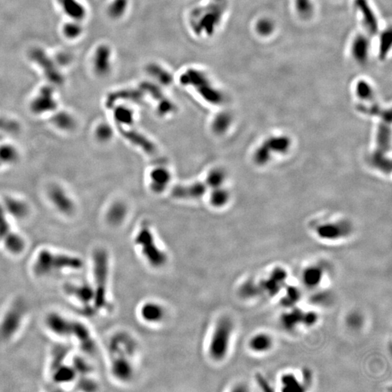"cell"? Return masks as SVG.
<instances>
[{
  "label": "cell",
  "mask_w": 392,
  "mask_h": 392,
  "mask_svg": "<svg viewBox=\"0 0 392 392\" xmlns=\"http://www.w3.org/2000/svg\"><path fill=\"white\" fill-rule=\"evenodd\" d=\"M302 283L308 288L318 287L323 278V270L318 266L306 267L302 273Z\"/></svg>",
  "instance_id": "d6986e66"
},
{
  "label": "cell",
  "mask_w": 392,
  "mask_h": 392,
  "mask_svg": "<svg viewBox=\"0 0 392 392\" xmlns=\"http://www.w3.org/2000/svg\"><path fill=\"white\" fill-rule=\"evenodd\" d=\"M6 208L13 216L18 218H24L28 212L25 203L14 198H7L5 200Z\"/></svg>",
  "instance_id": "484cf974"
},
{
  "label": "cell",
  "mask_w": 392,
  "mask_h": 392,
  "mask_svg": "<svg viewBox=\"0 0 392 392\" xmlns=\"http://www.w3.org/2000/svg\"><path fill=\"white\" fill-rule=\"evenodd\" d=\"M204 185L195 183L189 186L176 187L173 191V196L178 198H197L203 196L205 192Z\"/></svg>",
  "instance_id": "44dd1931"
},
{
  "label": "cell",
  "mask_w": 392,
  "mask_h": 392,
  "mask_svg": "<svg viewBox=\"0 0 392 392\" xmlns=\"http://www.w3.org/2000/svg\"><path fill=\"white\" fill-rule=\"evenodd\" d=\"M181 82L184 85L193 87L200 96L209 103L220 104L222 95L211 82L206 72L197 68H189L182 74Z\"/></svg>",
  "instance_id": "30bf717a"
},
{
  "label": "cell",
  "mask_w": 392,
  "mask_h": 392,
  "mask_svg": "<svg viewBox=\"0 0 392 392\" xmlns=\"http://www.w3.org/2000/svg\"><path fill=\"white\" fill-rule=\"evenodd\" d=\"M91 264L92 278L89 283L95 295V313H98L109 307L110 258L107 251L103 248L95 250Z\"/></svg>",
  "instance_id": "277c9868"
},
{
  "label": "cell",
  "mask_w": 392,
  "mask_h": 392,
  "mask_svg": "<svg viewBox=\"0 0 392 392\" xmlns=\"http://www.w3.org/2000/svg\"><path fill=\"white\" fill-rule=\"evenodd\" d=\"M151 179L152 190L156 192H161L164 188H167L170 182V174L164 169H156L151 173Z\"/></svg>",
  "instance_id": "cb8c5ba5"
},
{
  "label": "cell",
  "mask_w": 392,
  "mask_h": 392,
  "mask_svg": "<svg viewBox=\"0 0 392 392\" xmlns=\"http://www.w3.org/2000/svg\"><path fill=\"white\" fill-rule=\"evenodd\" d=\"M304 314L300 310H294L283 315L281 323L288 329L293 330L299 323H303Z\"/></svg>",
  "instance_id": "4316f807"
},
{
  "label": "cell",
  "mask_w": 392,
  "mask_h": 392,
  "mask_svg": "<svg viewBox=\"0 0 392 392\" xmlns=\"http://www.w3.org/2000/svg\"><path fill=\"white\" fill-rule=\"evenodd\" d=\"M300 297V293L299 292L296 288H291L288 290L285 299V305H288L287 306H290V305H293L295 302H297L298 299Z\"/></svg>",
  "instance_id": "74e56055"
},
{
  "label": "cell",
  "mask_w": 392,
  "mask_h": 392,
  "mask_svg": "<svg viewBox=\"0 0 392 392\" xmlns=\"http://www.w3.org/2000/svg\"><path fill=\"white\" fill-rule=\"evenodd\" d=\"M228 199V194L221 188H215V191L211 196V202L215 206H221L225 204Z\"/></svg>",
  "instance_id": "836d02e7"
},
{
  "label": "cell",
  "mask_w": 392,
  "mask_h": 392,
  "mask_svg": "<svg viewBox=\"0 0 392 392\" xmlns=\"http://www.w3.org/2000/svg\"><path fill=\"white\" fill-rule=\"evenodd\" d=\"M363 318L358 313H352L347 318V324L353 329L360 328L363 325Z\"/></svg>",
  "instance_id": "8d00e7d4"
},
{
  "label": "cell",
  "mask_w": 392,
  "mask_h": 392,
  "mask_svg": "<svg viewBox=\"0 0 392 392\" xmlns=\"http://www.w3.org/2000/svg\"><path fill=\"white\" fill-rule=\"evenodd\" d=\"M126 208L122 203H116L113 205L109 213H108V219L113 224H118L124 220L126 215Z\"/></svg>",
  "instance_id": "83f0119b"
},
{
  "label": "cell",
  "mask_w": 392,
  "mask_h": 392,
  "mask_svg": "<svg viewBox=\"0 0 392 392\" xmlns=\"http://www.w3.org/2000/svg\"><path fill=\"white\" fill-rule=\"evenodd\" d=\"M43 323L47 333L57 340L72 344L83 354L91 355L96 351V340L82 320L52 311L45 315Z\"/></svg>",
  "instance_id": "6da1fadb"
},
{
  "label": "cell",
  "mask_w": 392,
  "mask_h": 392,
  "mask_svg": "<svg viewBox=\"0 0 392 392\" xmlns=\"http://www.w3.org/2000/svg\"><path fill=\"white\" fill-rule=\"evenodd\" d=\"M0 245L8 255L19 257L25 252L26 243L24 239L16 233L6 217L5 211L0 205Z\"/></svg>",
  "instance_id": "8fae6325"
},
{
  "label": "cell",
  "mask_w": 392,
  "mask_h": 392,
  "mask_svg": "<svg viewBox=\"0 0 392 392\" xmlns=\"http://www.w3.org/2000/svg\"><path fill=\"white\" fill-rule=\"evenodd\" d=\"M137 344L127 333H115L109 342V370L116 381L130 382L135 372Z\"/></svg>",
  "instance_id": "3957f363"
},
{
  "label": "cell",
  "mask_w": 392,
  "mask_h": 392,
  "mask_svg": "<svg viewBox=\"0 0 392 392\" xmlns=\"http://www.w3.org/2000/svg\"><path fill=\"white\" fill-rule=\"evenodd\" d=\"M61 31L67 40H76L83 34L84 28L82 22L68 20L63 25Z\"/></svg>",
  "instance_id": "d4e9b609"
},
{
  "label": "cell",
  "mask_w": 392,
  "mask_h": 392,
  "mask_svg": "<svg viewBox=\"0 0 392 392\" xmlns=\"http://www.w3.org/2000/svg\"><path fill=\"white\" fill-rule=\"evenodd\" d=\"M233 333L234 323L231 318L222 316L217 320L206 344V353L211 360L220 363L225 360L230 351Z\"/></svg>",
  "instance_id": "8992f818"
},
{
  "label": "cell",
  "mask_w": 392,
  "mask_h": 392,
  "mask_svg": "<svg viewBox=\"0 0 392 392\" xmlns=\"http://www.w3.org/2000/svg\"><path fill=\"white\" fill-rule=\"evenodd\" d=\"M286 272L281 269H277L272 272V275L267 281H264V289L270 294H275L282 285L283 283L286 278Z\"/></svg>",
  "instance_id": "7402d4cb"
},
{
  "label": "cell",
  "mask_w": 392,
  "mask_h": 392,
  "mask_svg": "<svg viewBox=\"0 0 392 392\" xmlns=\"http://www.w3.org/2000/svg\"><path fill=\"white\" fill-rule=\"evenodd\" d=\"M112 131L106 124L100 126L97 130V136L100 140H107L111 137Z\"/></svg>",
  "instance_id": "f35d334b"
},
{
  "label": "cell",
  "mask_w": 392,
  "mask_h": 392,
  "mask_svg": "<svg viewBox=\"0 0 392 392\" xmlns=\"http://www.w3.org/2000/svg\"><path fill=\"white\" fill-rule=\"evenodd\" d=\"M134 243L143 261L150 267L159 270L168 262V255L158 243L148 227H143L136 235Z\"/></svg>",
  "instance_id": "ba28073f"
},
{
  "label": "cell",
  "mask_w": 392,
  "mask_h": 392,
  "mask_svg": "<svg viewBox=\"0 0 392 392\" xmlns=\"http://www.w3.org/2000/svg\"><path fill=\"white\" fill-rule=\"evenodd\" d=\"M57 107V101L52 87H44L31 102V109L34 113L52 111Z\"/></svg>",
  "instance_id": "9a60e30c"
},
{
  "label": "cell",
  "mask_w": 392,
  "mask_h": 392,
  "mask_svg": "<svg viewBox=\"0 0 392 392\" xmlns=\"http://www.w3.org/2000/svg\"><path fill=\"white\" fill-rule=\"evenodd\" d=\"M18 157V153L15 148L10 146H3L0 148V158L4 162H14Z\"/></svg>",
  "instance_id": "e575fe53"
},
{
  "label": "cell",
  "mask_w": 392,
  "mask_h": 392,
  "mask_svg": "<svg viewBox=\"0 0 392 392\" xmlns=\"http://www.w3.org/2000/svg\"><path fill=\"white\" fill-rule=\"evenodd\" d=\"M149 73L155 79L164 84H169L171 81V76L168 71L164 68L156 65H152L149 67Z\"/></svg>",
  "instance_id": "4dcf8cb0"
},
{
  "label": "cell",
  "mask_w": 392,
  "mask_h": 392,
  "mask_svg": "<svg viewBox=\"0 0 392 392\" xmlns=\"http://www.w3.org/2000/svg\"><path fill=\"white\" fill-rule=\"evenodd\" d=\"M138 315L143 323L150 326H158L167 317L166 307L159 302L149 300L143 302L138 309Z\"/></svg>",
  "instance_id": "4fadbf2b"
},
{
  "label": "cell",
  "mask_w": 392,
  "mask_h": 392,
  "mask_svg": "<svg viewBox=\"0 0 392 392\" xmlns=\"http://www.w3.org/2000/svg\"><path fill=\"white\" fill-rule=\"evenodd\" d=\"M273 345V341L267 333H258L251 338L248 347L255 353H264L270 351Z\"/></svg>",
  "instance_id": "ffe728a7"
},
{
  "label": "cell",
  "mask_w": 392,
  "mask_h": 392,
  "mask_svg": "<svg viewBox=\"0 0 392 392\" xmlns=\"http://www.w3.org/2000/svg\"><path fill=\"white\" fill-rule=\"evenodd\" d=\"M84 264L82 257L73 253L43 248L31 259L29 269L33 278L44 280L79 272Z\"/></svg>",
  "instance_id": "7a4b0ae2"
},
{
  "label": "cell",
  "mask_w": 392,
  "mask_h": 392,
  "mask_svg": "<svg viewBox=\"0 0 392 392\" xmlns=\"http://www.w3.org/2000/svg\"><path fill=\"white\" fill-rule=\"evenodd\" d=\"M318 321V315L314 312L304 314L303 323L308 326H313Z\"/></svg>",
  "instance_id": "ab89813d"
},
{
  "label": "cell",
  "mask_w": 392,
  "mask_h": 392,
  "mask_svg": "<svg viewBox=\"0 0 392 392\" xmlns=\"http://www.w3.org/2000/svg\"><path fill=\"white\" fill-rule=\"evenodd\" d=\"M228 122L229 118L225 114L219 115L214 122V130L217 132H221L227 128Z\"/></svg>",
  "instance_id": "d590c367"
},
{
  "label": "cell",
  "mask_w": 392,
  "mask_h": 392,
  "mask_svg": "<svg viewBox=\"0 0 392 392\" xmlns=\"http://www.w3.org/2000/svg\"><path fill=\"white\" fill-rule=\"evenodd\" d=\"M92 64L94 72L98 76L104 77L110 74L113 66V51L110 46H98L92 55Z\"/></svg>",
  "instance_id": "5bb4252c"
},
{
  "label": "cell",
  "mask_w": 392,
  "mask_h": 392,
  "mask_svg": "<svg viewBox=\"0 0 392 392\" xmlns=\"http://www.w3.org/2000/svg\"><path fill=\"white\" fill-rule=\"evenodd\" d=\"M224 179V175L223 172L219 170H215L208 175L207 184L215 189L221 186Z\"/></svg>",
  "instance_id": "d6a6232c"
},
{
  "label": "cell",
  "mask_w": 392,
  "mask_h": 392,
  "mask_svg": "<svg viewBox=\"0 0 392 392\" xmlns=\"http://www.w3.org/2000/svg\"><path fill=\"white\" fill-rule=\"evenodd\" d=\"M58 3L68 20L82 22L87 16V9L81 0H58Z\"/></svg>",
  "instance_id": "e0dca14e"
},
{
  "label": "cell",
  "mask_w": 392,
  "mask_h": 392,
  "mask_svg": "<svg viewBox=\"0 0 392 392\" xmlns=\"http://www.w3.org/2000/svg\"><path fill=\"white\" fill-rule=\"evenodd\" d=\"M52 122L62 130H71L75 126V122L72 116L65 112H61L55 115L52 118Z\"/></svg>",
  "instance_id": "f1b7e54d"
},
{
  "label": "cell",
  "mask_w": 392,
  "mask_h": 392,
  "mask_svg": "<svg viewBox=\"0 0 392 392\" xmlns=\"http://www.w3.org/2000/svg\"><path fill=\"white\" fill-rule=\"evenodd\" d=\"M62 289L68 302L74 305L79 312L85 315L95 313V295L89 281H68L63 285Z\"/></svg>",
  "instance_id": "9c48e42d"
},
{
  "label": "cell",
  "mask_w": 392,
  "mask_h": 392,
  "mask_svg": "<svg viewBox=\"0 0 392 392\" xmlns=\"http://www.w3.org/2000/svg\"><path fill=\"white\" fill-rule=\"evenodd\" d=\"M294 6L298 14L304 19L310 17L313 12L312 0H294Z\"/></svg>",
  "instance_id": "f546056e"
},
{
  "label": "cell",
  "mask_w": 392,
  "mask_h": 392,
  "mask_svg": "<svg viewBox=\"0 0 392 392\" xmlns=\"http://www.w3.org/2000/svg\"><path fill=\"white\" fill-rule=\"evenodd\" d=\"M281 382L285 387L283 390L285 391H302V390L300 388L302 387L301 384L292 374H287L286 375L283 377Z\"/></svg>",
  "instance_id": "1f68e13d"
},
{
  "label": "cell",
  "mask_w": 392,
  "mask_h": 392,
  "mask_svg": "<svg viewBox=\"0 0 392 392\" xmlns=\"http://www.w3.org/2000/svg\"><path fill=\"white\" fill-rule=\"evenodd\" d=\"M29 55L31 61L43 71L51 85H61L64 83V75L60 70L59 65L45 51L36 47L31 49Z\"/></svg>",
  "instance_id": "7c38bea8"
},
{
  "label": "cell",
  "mask_w": 392,
  "mask_h": 392,
  "mask_svg": "<svg viewBox=\"0 0 392 392\" xmlns=\"http://www.w3.org/2000/svg\"><path fill=\"white\" fill-rule=\"evenodd\" d=\"M227 8V0H212L194 12L192 20L197 34L211 36L220 24Z\"/></svg>",
  "instance_id": "52a82bcc"
},
{
  "label": "cell",
  "mask_w": 392,
  "mask_h": 392,
  "mask_svg": "<svg viewBox=\"0 0 392 392\" xmlns=\"http://www.w3.org/2000/svg\"><path fill=\"white\" fill-rule=\"evenodd\" d=\"M28 306L22 298H16L7 304L0 314V344L7 345L18 339L26 325Z\"/></svg>",
  "instance_id": "5b68a950"
},
{
  "label": "cell",
  "mask_w": 392,
  "mask_h": 392,
  "mask_svg": "<svg viewBox=\"0 0 392 392\" xmlns=\"http://www.w3.org/2000/svg\"><path fill=\"white\" fill-rule=\"evenodd\" d=\"M355 5L361 16L362 23L370 38L378 31V23L376 16L370 6L367 0H356Z\"/></svg>",
  "instance_id": "2e32d148"
},
{
  "label": "cell",
  "mask_w": 392,
  "mask_h": 392,
  "mask_svg": "<svg viewBox=\"0 0 392 392\" xmlns=\"http://www.w3.org/2000/svg\"><path fill=\"white\" fill-rule=\"evenodd\" d=\"M49 197L54 206L62 213L69 215L74 212L75 206L72 199L63 188L58 185L52 187L49 191Z\"/></svg>",
  "instance_id": "ac0fdd59"
},
{
  "label": "cell",
  "mask_w": 392,
  "mask_h": 392,
  "mask_svg": "<svg viewBox=\"0 0 392 392\" xmlns=\"http://www.w3.org/2000/svg\"><path fill=\"white\" fill-rule=\"evenodd\" d=\"M130 7V0H111L108 5L107 13L113 20L122 19Z\"/></svg>",
  "instance_id": "603a6c76"
}]
</instances>
